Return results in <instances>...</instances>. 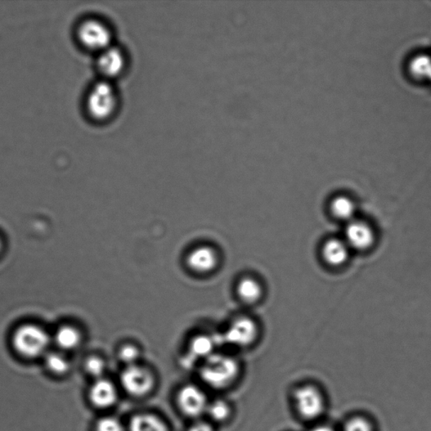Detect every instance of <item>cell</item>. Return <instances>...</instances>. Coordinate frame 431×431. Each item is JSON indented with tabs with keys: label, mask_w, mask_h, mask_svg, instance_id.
Instances as JSON below:
<instances>
[{
	"label": "cell",
	"mask_w": 431,
	"mask_h": 431,
	"mask_svg": "<svg viewBox=\"0 0 431 431\" xmlns=\"http://www.w3.org/2000/svg\"><path fill=\"white\" fill-rule=\"evenodd\" d=\"M309 431H337L333 426L330 425L320 424L314 425Z\"/></svg>",
	"instance_id": "cell-26"
},
{
	"label": "cell",
	"mask_w": 431,
	"mask_h": 431,
	"mask_svg": "<svg viewBox=\"0 0 431 431\" xmlns=\"http://www.w3.org/2000/svg\"><path fill=\"white\" fill-rule=\"evenodd\" d=\"M45 365L52 374L61 376L69 371L71 364L64 354L47 352L45 356Z\"/></svg>",
	"instance_id": "cell-19"
},
{
	"label": "cell",
	"mask_w": 431,
	"mask_h": 431,
	"mask_svg": "<svg viewBox=\"0 0 431 431\" xmlns=\"http://www.w3.org/2000/svg\"><path fill=\"white\" fill-rule=\"evenodd\" d=\"M54 341L62 350H73L82 342V335L73 326H62L56 331Z\"/></svg>",
	"instance_id": "cell-17"
},
{
	"label": "cell",
	"mask_w": 431,
	"mask_h": 431,
	"mask_svg": "<svg viewBox=\"0 0 431 431\" xmlns=\"http://www.w3.org/2000/svg\"><path fill=\"white\" fill-rule=\"evenodd\" d=\"M76 35L84 48L101 52L111 46L112 33L110 27L101 20H84L79 25Z\"/></svg>",
	"instance_id": "cell-6"
},
{
	"label": "cell",
	"mask_w": 431,
	"mask_h": 431,
	"mask_svg": "<svg viewBox=\"0 0 431 431\" xmlns=\"http://www.w3.org/2000/svg\"><path fill=\"white\" fill-rule=\"evenodd\" d=\"M231 412L230 404L223 399H217V401L209 403L206 415L210 417L211 420L221 423L230 417Z\"/></svg>",
	"instance_id": "cell-20"
},
{
	"label": "cell",
	"mask_w": 431,
	"mask_h": 431,
	"mask_svg": "<svg viewBox=\"0 0 431 431\" xmlns=\"http://www.w3.org/2000/svg\"><path fill=\"white\" fill-rule=\"evenodd\" d=\"M293 407L301 420L315 422L325 415L327 399L318 386L305 384L296 388L293 393Z\"/></svg>",
	"instance_id": "cell-2"
},
{
	"label": "cell",
	"mask_w": 431,
	"mask_h": 431,
	"mask_svg": "<svg viewBox=\"0 0 431 431\" xmlns=\"http://www.w3.org/2000/svg\"><path fill=\"white\" fill-rule=\"evenodd\" d=\"M89 398L94 407L111 408L118 401V389L111 381L103 377L94 381L89 391Z\"/></svg>",
	"instance_id": "cell-11"
},
{
	"label": "cell",
	"mask_w": 431,
	"mask_h": 431,
	"mask_svg": "<svg viewBox=\"0 0 431 431\" xmlns=\"http://www.w3.org/2000/svg\"><path fill=\"white\" fill-rule=\"evenodd\" d=\"M125 58L118 47L111 46L100 52L97 60L98 69L107 78H113L123 71Z\"/></svg>",
	"instance_id": "cell-13"
},
{
	"label": "cell",
	"mask_w": 431,
	"mask_h": 431,
	"mask_svg": "<svg viewBox=\"0 0 431 431\" xmlns=\"http://www.w3.org/2000/svg\"><path fill=\"white\" fill-rule=\"evenodd\" d=\"M1 249H2V242H1V241H0V251H1Z\"/></svg>",
	"instance_id": "cell-27"
},
{
	"label": "cell",
	"mask_w": 431,
	"mask_h": 431,
	"mask_svg": "<svg viewBox=\"0 0 431 431\" xmlns=\"http://www.w3.org/2000/svg\"><path fill=\"white\" fill-rule=\"evenodd\" d=\"M332 214L336 218L347 223L353 221L357 213V206L354 202L347 196H340L332 201L330 205Z\"/></svg>",
	"instance_id": "cell-18"
},
{
	"label": "cell",
	"mask_w": 431,
	"mask_h": 431,
	"mask_svg": "<svg viewBox=\"0 0 431 431\" xmlns=\"http://www.w3.org/2000/svg\"><path fill=\"white\" fill-rule=\"evenodd\" d=\"M235 293L237 299L244 304L254 305L262 298L264 289L257 278L245 275L237 279L235 284Z\"/></svg>",
	"instance_id": "cell-14"
},
{
	"label": "cell",
	"mask_w": 431,
	"mask_h": 431,
	"mask_svg": "<svg viewBox=\"0 0 431 431\" xmlns=\"http://www.w3.org/2000/svg\"><path fill=\"white\" fill-rule=\"evenodd\" d=\"M343 431H376V425L369 418L354 415L345 421Z\"/></svg>",
	"instance_id": "cell-22"
},
{
	"label": "cell",
	"mask_w": 431,
	"mask_h": 431,
	"mask_svg": "<svg viewBox=\"0 0 431 431\" xmlns=\"http://www.w3.org/2000/svg\"><path fill=\"white\" fill-rule=\"evenodd\" d=\"M118 357L125 366L136 365L140 360L141 349L136 344L124 343L118 350Z\"/></svg>",
	"instance_id": "cell-21"
},
{
	"label": "cell",
	"mask_w": 431,
	"mask_h": 431,
	"mask_svg": "<svg viewBox=\"0 0 431 431\" xmlns=\"http://www.w3.org/2000/svg\"><path fill=\"white\" fill-rule=\"evenodd\" d=\"M84 369L93 379H101L106 374V362L101 357H89L84 362Z\"/></svg>",
	"instance_id": "cell-23"
},
{
	"label": "cell",
	"mask_w": 431,
	"mask_h": 431,
	"mask_svg": "<svg viewBox=\"0 0 431 431\" xmlns=\"http://www.w3.org/2000/svg\"><path fill=\"white\" fill-rule=\"evenodd\" d=\"M129 431H169L168 425L161 419L150 413H139L131 418L128 425Z\"/></svg>",
	"instance_id": "cell-16"
},
{
	"label": "cell",
	"mask_w": 431,
	"mask_h": 431,
	"mask_svg": "<svg viewBox=\"0 0 431 431\" xmlns=\"http://www.w3.org/2000/svg\"><path fill=\"white\" fill-rule=\"evenodd\" d=\"M344 240L349 249L359 251L367 250L375 242L374 229L369 224L354 219L347 224Z\"/></svg>",
	"instance_id": "cell-10"
},
{
	"label": "cell",
	"mask_w": 431,
	"mask_h": 431,
	"mask_svg": "<svg viewBox=\"0 0 431 431\" xmlns=\"http://www.w3.org/2000/svg\"><path fill=\"white\" fill-rule=\"evenodd\" d=\"M187 431H214V428L209 422L199 420L191 425Z\"/></svg>",
	"instance_id": "cell-25"
},
{
	"label": "cell",
	"mask_w": 431,
	"mask_h": 431,
	"mask_svg": "<svg viewBox=\"0 0 431 431\" xmlns=\"http://www.w3.org/2000/svg\"><path fill=\"white\" fill-rule=\"evenodd\" d=\"M221 257L214 246L201 244L192 247L185 257L189 272L197 276H208L217 271Z\"/></svg>",
	"instance_id": "cell-7"
},
{
	"label": "cell",
	"mask_w": 431,
	"mask_h": 431,
	"mask_svg": "<svg viewBox=\"0 0 431 431\" xmlns=\"http://www.w3.org/2000/svg\"><path fill=\"white\" fill-rule=\"evenodd\" d=\"M50 342V336L47 332L34 325L18 328L12 337L13 349L21 357L28 359L46 356Z\"/></svg>",
	"instance_id": "cell-3"
},
{
	"label": "cell",
	"mask_w": 431,
	"mask_h": 431,
	"mask_svg": "<svg viewBox=\"0 0 431 431\" xmlns=\"http://www.w3.org/2000/svg\"><path fill=\"white\" fill-rule=\"evenodd\" d=\"M349 250L345 240L331 239L322 247L323 259L329 266L339 267L347 262Z\"/></svg>",
	"instance_id": "cell-15"
},
{
	"label": "cell",
	"mask_w": 431,
	"mask_h": 431,
	"mask_svg": "<svg viewBox=\"0 0 431 431\" xmlns=\"http://www.w3.org/2000/svg\"><path fill=\"white\" fill-rule=\"evenodd\" d=\"M121 387L131 396L142 398L150 393L155 385V377L150 368L136 364L125 366L121 374Z\"/></svg>",
	"instance_id": "cell-8"
},
{
	"label": "cell",
	"mask_w": 431,
	"mask_h": 431,
	"mask_svg": "<svg viewBox=\"0 0 431 431\" xmlns=\"http://www.w3.org/2000/svg\"><path fill=\"white\" fill-rule=\"evenodd\" d=\"M96 431H125L123 423L116 417L105 416L96 422Z\"/></svg>",
	"instance_id": "cell-24"
},
{
	"label": "cell",
	"mask_w": 431,
	"mask_h": 431,
	"mask_svg": "<svg viewBox=\"0 0 431 431\" xmlns=\"http://www.w3.org/2000/svg\"><path fill=\"white\" fill-rule=\"evenodd\" d=\"M240 366L235 357L226 354L215 353L201 363L199 376L208 387L224 389L235 383L240 374Z\"/></svg>",
	"instance_id": "cell-1"
},
{
	"label": "cell",
	"mask_w": 431,
	"mask_h": 431,
	"mask_svg": "<svg viewBox=\"0 0 431 431\" xmlns=\"http://www.w3.org/2000/svg\"><path fill=\"white\" fill-rule=\"evenodd\" d=\"M259 329L253 318L246 315L237 316L228 323L225 330L220 336L224 344L237 348H248L258 340Z\"/></svg>",
	"instance_id": "cell-5"
},
{
	"label": "cell",
	"mask_w": 431,
	"mask_h": 431,
	"mask_svg": "<svg viewBox=\"0 0 431 431\" xmlns=\"http://www.w3.org/2000/svg\"><path fill=\"white\" fill-rule=\"evenodd\" d=\"M217 347L218 339L216 337L204 334L193 336L189 343L186 365L191 366L196 361H205L216 353Z\"/></svg>",
	"instance_id": "cell-12"
},
{
	"label": "cell",
	"mask_w": 431,
	"mask_h": 431,
	"mask_svg": "<svg viewBox=\"0 0 431 431\" xmlns=\"http://www.w3.org/2000/svg\"><path fill=\"white\" fill-rule=\"evenodd\" d=\"M118 105V94L107 81H101L89 89L85 108L89 116L96 121H104L114 113Z\"/></svg>",
	"instance_id": "cell-4"
},
{
	"label": "cell",
	"mask_w": 431,
	"mask_h": 431,
	"mask_svg": "<svg viewBox=\"0 0 431 431\" xmlns=\"http://www.w3.org/2000/svg\"><path fill=\"white\" fill-rule=\"evenodd\" d=\"M177 401L179 410L193 419L206 414L210 403L204 391L195 384L184 385L179 388Z\"/></svg>",
	"instance_id": "cell-9"
}]
</instances>
